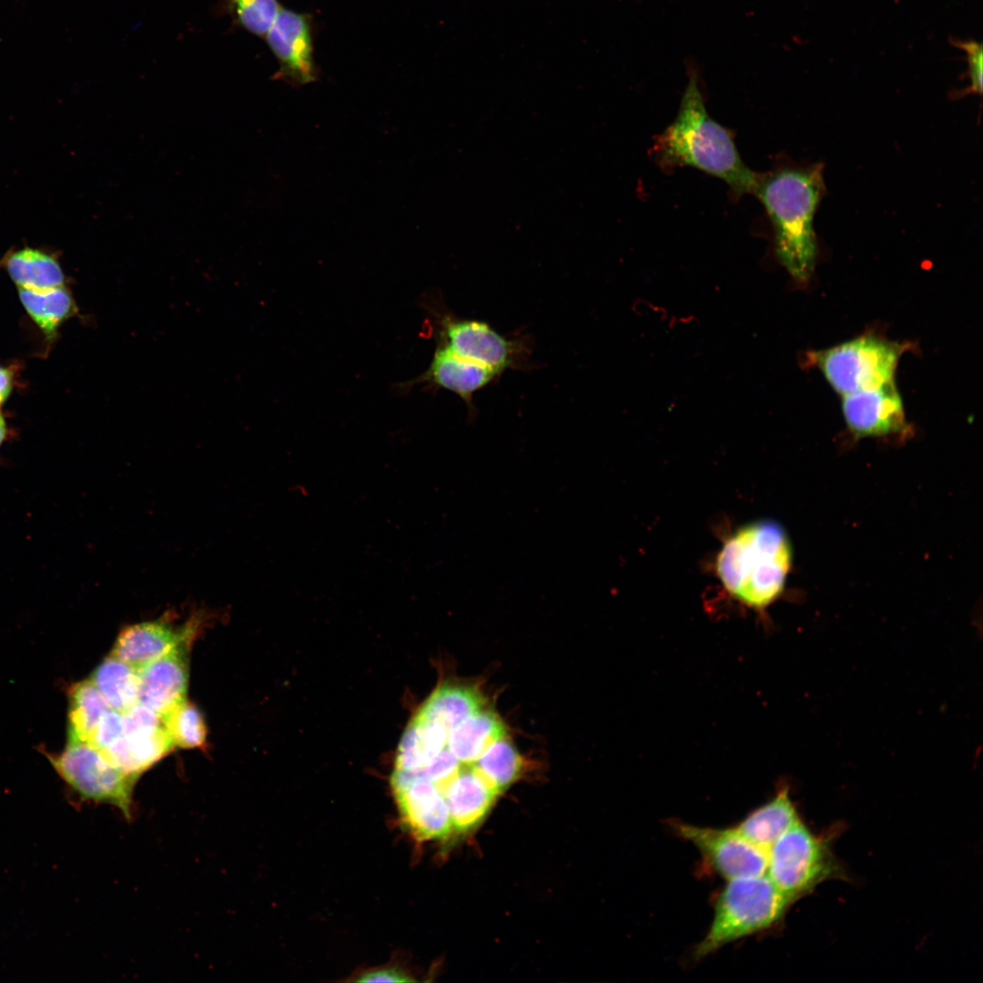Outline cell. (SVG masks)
Here are the masks:
<instances>
[{
    "label": "cell",
    "instance_id": "obj_1",
    "mask_svg": "<svg viewBox=\"0 0 983 983\" xmlns=\"http://www.w3.org/2000/svg\"><path fill=\"white\" fill-rule=\"evenodd\" d=\"M824 192L820 164L759 175L754 190L772 222L777 261L798 283H806L816 266L814 217Z\"/></svg>",
    "mask_w": 983,
    "mask_h": 983
},
{
    "label": "cell",
    "instance_id": "obj_2",
    "mask_svg": "<svg viewBox=\"0 0 983 983\" xmlns=\"http://www.w3.org/2000/svg\"><path fill=\"white\" fill-rule=\"evenodd\" d=\"M655 153L664 167H695L725 181L736 196L754 193L757 183L759 175L743 162L728 130L709 116L694 71Z\"/></svg>",
    "mask_w": 983,
    "mask_h": 983
},
{
    "label": "cell",
    "instance_id": "obj_3",
    "mask_svg": "<svg viewBox=\"0 0 983 983\" xmlns=\"http://www.w3.org/2000/svg\"><path fill=\"white\" fill-rule=\"evenodd\" d=\"M793 560L784 528L770 520L744 525L725 542L715 569L728 593L763 612L782 594Z\"/></svg>",
    "mask_w": 983,
    "mask_h": 983
},
{
    "label": "cell",
    "instance_id": "obj_4",
    "mask_svg": "<svg viewBox=\"0 0 983 983\" xmlns=\"http://www.w3.org/2000/svg\"><path fill=\"white\" fill-rule=\"evenodd\" d=\"M727 881L716 897L710 927L694 949L696 958L771 927L792 904L765 874Z\"/></svg>",
    "mask_w": 983,
    "mask_h": 983
},
{
    "label": "cell",
    "instance_id": "obj_5",
    "mask_svg": "<svg viewBox=\"0 0 983 983\" xmlns=\"http://www.w3.org/2000/svg\"><path fill=\"white\" fill-rule=\"evenodd\" d=\"M905 346L873 336H863L814 352L815 363L839 394L878 388L893 381Z\"/></svg>",
    "mask_w": 983,
    "mask_h": 983
},
{
    "label": "cell",
    "instance_id": "obj_6",
    "mask_svg": "<svg viewBox=\"0 0 983 983\" xmlns=\"http://www.w3.org/2000/svg\"><path fill=\"white\" fill-rule=\"evenodd\" d=\"M836 874L827 846L800 819L767 850L765 875L792 903Z\"/></svg>",
    "mask_w": 983,
    "mask_h": 983
},
{
    "label": "cell",
    "instance_id": "obj_7",
    "mask_svg": "<svg viewBox=\"0 0 983 983\" xmlns=\"http://www.w3.org/2000/svg\"><path fill=\"white\" fill-rule=\"evenodd\" d=\"M52 765L82 799L107 803L132 817V795L138 776L114 765L96 746L84 741H68L65 750L49 755Z\"/></svg>",
    "mask_w": 983,
    "mask_h": 983
},
{
    "label": "cell",
    "instance_id": "obj_8",
    "mask_svg": "<svg viewBox=\"0 0 983 983\" xmlns=\"http://www.w3.org/2000/svg\"><path fill=\"white\" fill-rule=\"evenodd\" d=\"M439 320V341L463 359L488 367L499 375L506 370L521 369L525 363L524 342L502 336L486 322L451 314L441 315Z\"/></svg>",
    "mask_w": 983,
    "mask_h": 983
},
{
    "label": "cell",
    "instance_id": "obj_9",
    "mask_svg": "<svg viewBox=\"0 0 983 983\" xmlns=\"http://www.w3.org/2000/svg\"><path fill=\"white\" fill-rule=\"evenodd\" d=\"M674 832L692 843L713 869L727 880L765 875L767 852L755 846L735 827L713 828L672 822Z\"/></svg>",
    "mask_w": 983,
    "mask_h": 983
},
{
    "label": "cell",
    "instance_id": "obj_10",
    "mask_svg": "<svg viewBox=\"0 0 983 983\" xmlns=\"http://www.w3.org/2000/svg\"><path fill=\"white\" fill-rule=\"evenodd\" d=\"M390 785L402 822L420 841L444 838L452 829L442 793L431 781L392 772Z\"/></svg>",
    "mask_w": 983,
    "mask_h": 983
},
{
    "label": "cell",
    "instance_id": "obj_11",
    "mask_svg": "<svg viewBox=\"0 0 983 983\" xmlns=\"http://www.w3.org/2000/svg\"><path fill=\"white\" fill-rule=\"evenodd\" d=\"M264 37L279 64L275 78L294 86L317 79L311 23L308 15L281 8Z\"/></svg>",
    "mask_w": 983,
    "mask_h": 983
},
{
    "label": "cell",
    "instance_id": "obj_12",
    "mask_svg": "<svg viewBox=\"0 0 983 983\" xmlns=\"http://www.w3.org/2000/svg\"><path fill=\"white\" fill-rule=\"evenodd\" d=\"M201 622L202 617L197 614L180 626L162 619L127 625L119 633L110 654L139 670L180 643L194 639Z\"/></svg>",
    "mask_w": 983,
    "mask_h": 983
},
{
    "label": "cell",
    "instance_id": "obj_13",
    "mask_svg": "<svg viewBox=\"0 0 983 983\" xmlns=\"http://www.w3.org/2000/svg\"><path fill=\"white\" fill-rule=\"evenodd\" d=\"M843 397V415L856 437L885 436L904 430L902 400L894 381Z\"/></svg>",
    "mask_w": 983,
    "mask_h": 983
},
{
    "label": "cell",
    "instance_id": "obj_14",
    "mask_svg": "<svg viewBox=\"0 0 983 983\" xmlns=\"http://www.w3.org/2000/svg\"><path fill=\"white\" fill-rule=\"evenodd\" d=\"M186 640L138 670V703L160 716L187 699L188 650Z\"/></svg>",
    "mask_w": 983,
    "mask_h": 983
},
{
    "label": "cell",
    "instance_id": "obj_15",
    "mask_svg": "<svg viewBox=\"0 0 983 983\" xmlns=\"http://www.w3.org/2000/svg\"><path fill=\"white\" fill-rule=\"evenodd\" d=\"M499 374L493 370L463 359L438 341L429 368L410 386L426 383L458 395L470 410L476 391L490 384Z\"/></svg>",
    "mask_w": 983,
    "mask_h": 983
},
{
    "label": "cell",
    "instance_id": "obj_16",
    "mask_svg": "<svg viewBox=\"0 0 983 983\" xmlns=\"http://www.w3.org/2000/svg\"><path fill=\"white\" fill-rule=\"evenodd\" d=\"M440 791L448 806L452 829L459 832L478 825L499 794L471 764L461 765Z\"/></svg>",
    "mask_w": 983,
    "mask_h": 983
},
{
    "label": "cell",
    "instance_id": "obj_17",
    "mask_svg": "<svg viewBox=\"0 0 983 983\" xmlns=\"http://www.w3.org/2000/svg\"><path fill=\"white\" fill-rule=\"evenodd\" d=\"M174 746L162 722L124 732L120 738L101 751L120 770L139 777Z\"/></svg>",
    "mask_w": 983,
    "mask_h": 983
},
{
    "label": "cell",
    "instance_id": "obj_18",
    "mask_svg": "<svg viewBox=\"0 0 983 983\" xmlns=\"http://www.w3.org/2000/svg\"><path fill=\"white\" fill-rule=\"evenodd\" d=\"M798 820L788 786L783 785L771 800L752 811L735 827L746 839L767 852Z\"/></svg>",
    "mask_w": 983,
    "mask_h": 983
},
{
    "label": "cell",
    "instance_id": "obj_19",
    "mask_svg": "<svg viewBox=\"0 0 983 983\" xmlns=\"http://www.w3.org/2000/svg\"><path fill=\"white\" fill-rule=\"evenodd\" d=\"M504 735L505 728L500 717L481 709L448 731L446 745L461 764L471 765Z\"/></svg>",
    "mask_w": 983,
    "mask_h": 983
},
{
    "label": "cell",
    "instance_id": "obj_20",
    "mask_svg": "<svg viewBox=\"0 0 983 983\" xmlns=\"http://www.w3.org/2000/svg\"><path fill=\"white\" fill-rule=\"evenodd\" d=\"M19 288L46 290L63 287L65 276L55 255L24 248L8 252L0 261Z\"/></svg>",
    "mask_w": 983,
    "mask_h": 983
},
{
    "label": "cell",
    "instance_id": "obj_21",
    "mask_svg": "<svg viewBox=\"0 0 983 983\" xmlns=\"http://www.w3.org/2000/svg\"><path fill=\"white\" fill-rule=\"evenodd\" d=\"M484 699L472 686L446 684L438 687L417 711L448 731L482 708Z\"/></svg>",
    "mask_w": 983,
    "mask_h": 983
},
{
    "label": "cell",
    "instance_id": "obj_22",
    "mask_svg": "<svg viewBox=\"0 0 983 983\" xmlns=\"http://www.w3.org/2000/svg\"><path fill=\"white\" fill-rule=\"evenodd\" d=\"M90 680L114 710L123 714L138 703V670L112 654L96 666Z\"/></svg>",
    "mask_w": 983,
    "mask_h": 983
},
{
    "label": "cell",
    "instance_id": "obj_23",
    "mask_svg": "<svg viewBox=\"0 0 983 983\" xmlns=\"http://www.w3.org/2000/svg\"><path fill=\"white\" fill-rule=\"evenodd\" d=\"M110 707L90 679L69 691L68 741L89 742L102 715Z\"/></svg>",
    "mask_w": 983,
    "mask_h": 983
},
{
    "label": "cell",
    "instance_id": "obj_24",
    "mask_svg": "<svg viewBox=\"0 0 983 983\" xmlns=\"http://www.w3.org/2000/svg\"><path fill=\"white\" fill-rule=\"evenodd\" d=\"M19 297L28 314L47 336H52L76 309L64 286L46 290L19 288Z\"/></svg>",
    "mask_w": 983,
    "mask_h": 983
},
{
    "label": "cell",
    "instance_id": "obj_25",
    "mask_svg": "<svg viewBox=\"0 0 983 983\" xmlns=\"http://www.w3.org/2000/svg\"><path fill=\"white\" fill-rule=\"evenodd\" d=\"M487 782L501 793L519 776L522 759L505 735L493 742L473 763Z\"/></svg>",
    "mask_w": 983,
    "mask_h": 983
},
{
    "label": "cell",
    "instance_id": "obj_26",
    "mask_svg": "<svg viewBox=\"0 0 983 983\" xmlns=\"http://www.w3.org/2000/svg\"><path fill=\"white\" fill-rule=\"evenodd\" d=\"M161 717L175 745L187 749L204 746L207 727L201 712L194 704L186 699Z\"/></svg>",
    "mask_w": 983,
    "mask_h": 983
},
{
    "label": "cell",
    "instance_id": "obj_27",
    "mask_svg": "<svg viewBox=\"0 0 983 983\" xmlns=\"http://www.w3.org/2000/svg\"><path fill=\"white\" fill-rule=\"evenodd\" d=\"M228 12L248 32L265 36L281 9L278 0H226Z\"/></svg>",
    "mask_w": 983,
    "mask_h": 983
},
{
    "label": "cell",
    "instance_id": "obj_28",
    "mask_svg": "<svg viewBox=\"0 0 983 983\" xmlns=\"http://www.w3.org/2000/svg\"><path fill=\"white\" fill-rule=\"evenodd\" d=\"M123 714L110 708L100 718L88 743L104 750L123 735Z\"/></svg>",
    "mask_w": 983,
    "mask_h": 983
},
{
    "label": "cell",
    "instance_id": "obj_29",
    "mask_svg": "<svg viewBox=\"0 0 983 983\" xmlns=\"http://www.w3.org/2000/svg\"><path fill=\"white\" fill-rule=\"evenodd\" d=\"M955 46L963 49L967 54V60L968 65V77L970 80V86L966 90L967 93H974L980 95L982 92V73H983V51L980 43L973 40L968 41H955Z\"/></svg>",
    "mask_w": 983,
    "mask_h": 983
},
{
    "label": "cell",
    "instance_id": "obj_30",
    "mask_svg": "<svg viewBox=\"0 0 983 983\" xmlns=\"http://www.w3.org/2000/svg\"><path fill=\"white\" fill-rule=\"evenodd\" d=\"M358 982H410L413 981L403 970L393 968H380L361 974Z\"/></svg>",
    "mask_w": 983,
    "mask_h": 983
},
{
    "label": "cell",
    "instance_id": "obj_31",
    "mask_svg": "<svg viewBox=\"0 0 983 983\" xmlns=\"http://www.w3.org/2000/svg\"><path fill=\"white\" fill-rule=\"evenodd\" d=\"M12 387V374L0 367V403L8 396Z\"/></svg>",
    "mask_w": 983,
    "mask_h": 983
},
{
    "label": "cell",
    "instance_id": "obj_32",
    "mask_svg": "<svg viewBox=\"0 0 983 983\" xmlns=\"http://www.w3.org/2000/svg\"><path fill=\"white\" fill-rule=\"evenodd\" d=\"M5 436V421H4L3 417H2V415L0 414V444L2 443Z\"/></svg>",
    "mask_w": 983,
    "mask_h": 983
}]
</instances>
